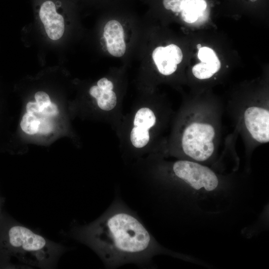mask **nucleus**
Masks as SVG:
<instances>
[{
  "label": "nucleus",
  "instance_id": "f257e3e1",
  "mask_svg": "<svg viewBox=\"0 0 269 269\" xmlns=\"http://www.w3.org/2000/svg\"><path fill=\"white\" fill-rule=\"evenodd\" d=\"M72 234L95 252L109 269L131 263L146 266L157 249L138 216L120 199L94 222L74 228Z\"/></svg>",
  "mask_w": 269,
  "mask_h": 269
},
{
  "label": "nucleus",
  "instance_id": "f03ea898",
  "mask_svg": "<svg viewBox=\"0 0 269 269\" xmlns=\"http://www.w3.org/2000/svg\"><path fill=\"white\" fill-rule=\"evenodd\" d=\"M52 242L17 222L5 213L0 217V267H11L15 258L20 264L51 268L64 252Z\"/></svg>",
  "mask_w": 269,
  "mask_h": 269
},
{
  "label": "nucleus",
  "instance_id": "7ed1b4c3",
  "mask_svg": "<svg viewBox=\"0 0 269 269\" xmlns=\"http://www.w3.org/2000/svg\"><path fill=\"white\" fill-rule=\"evenodd\" d=\"M215 135V129L209 124L194 122L189 124L184 129L181 138L183 152L197 161L207 160L214 151L213 140Z\"/></svg>",
  "mask_w": 269,
  "mask_h": 269
},
{
  "label": "nucleus",
  "instance_id": "20e7f679",
  "mask_svg": "<svg viewBox=\"0 0 269 269\" xmlns=\"http://www.w3.org/2000/svg\"><path fill=\"white\" fill-rule=\"evenodd\" d=\"M172 170L177 178L197 190L213 191L219 184L218 178L211 169L196 162L178 160L173 164Z\"/></svg>",
  "mask_w": 269,
  "mask_h": 269
},
{
  "label": "nucleus",
  "instance_id": "39448f33",
  "mask_svg": "<svg viewBox=\"0 0 269 269\" xmlns=\"http://www.w3.org/2000/svg\"><path fill=\"white\" fill-rule=\"evenodd\" d=\"M153 111L148 107H142L135 113L130 133L132 145L136 148L146 146L150 140L149 130L156 123Z\"/></svg>",
  "mask_w": 269,
  "mask_h": 269
},
{
  "label": "nucleus",
  "instance_id": "423d86ee",
  "mask_svg": "<svg viewBox=\"0 0 269 269\" xmlns=\"http://www.w3.org/2000/svg\"><path fill=\"white\" fill-rule=\"evenodd\" d=\"M244 122L252 137L257 141H269V112L258 107H250L244 112Z\"/></svg>",
  "mask_w": 269,
  "mask_h": 269
},
{
  "label": "nucleus",
  "instance_id": "0eeeda50",
  "mask_svg": "<svg viewBox=\"0 0 269 269\" xmlns=\"http://www.w3.org/2000/svg\"><path fill=\"white\" fill-rule=\"evenodd\" d=\"M152 57L159 73L167 76L176 70L177 64L182 60L183 54L178 46L171 44L166 47L155 48Z\"/></svg>",
  "mask_w": 269,
  "mask_h": 269
},
{
  "label": "nucleus",
  "instance_id": "6e6552de",
  "mask_svg": "<svg viewBox=\"0 0 269 269\" xmlns=\"http://www.w3.org/2000/svg\"><path fill=\"white\" fill-rule=\"evenodd\" d=\"M39 17L50 39L55 40L62 37L64 31V19L56 12L52 1L47 0L43 3L39 11Z\"/></svg>",
  "mask_w": 269,
  "mask_h": 269
},
{
  "label": "nucleus",
  "instance_id": "1a4fd4ad",
  "mask_svg": "<svg viewBox=\"0 0 269 269\" xmlns=\"http://www.w3.org/2000/svg\"><path fill=\"white\" fill-rule=\"evenodd\" d=\"M104 36L110 54L117 57L124 55L126 45L124 29L120 22L116 20L108 21L104 27Z\"/></svg>",
  "mask_w": 269,
  "mask_h": 269
},
{
  "label": "nucleus",
  "instance_id": "9d476101",
  "mask_svg": "<svg viewBox=\"0 0 269 269\" xmlns=\"http://www.w3.org/2000/svg\"><path fill=\"white\" fill-rule=\"evenodd\" d=\"M113 88L112 81L102 78L97 82V85L90 89V95L96 99L98 107L102 110L111 111L116 106L117 97Z\"/></svg>",
  "mask_w": 269,
  "mask_h": 269
},
{
  "label": "nucleus",
  "instance_id": "9b49d317",
  "mask_svg": "<svg viewBox=\"0 0 269 269\" xmlns=\"http://www.w3.org/2000/svg\"><path fill=\"white\" fill-rule=\"evenodd\" d=\"M205 0H191L183 7L181 10L182 19L189 23H194L203 15L207 8Z\"/></svg>",
  "mask_w": 269,
  "mask_h": 269
},
{
  "label": "nucleus",
  "instance_id": "f8f14e48",
  "mask_svg": "<svg viewBox=\"0 0 269 269\" xmlns=\"http://www.w3.org/2000/svg\"><path fill=\"white\" fill-rule=\"evenodd\" d=\"M198 57L201 62L207 64L217 72L221 68V63L214 51L208 47H202L198 50Z\"/></svg>",
  "mask_w": 269,
  "mask_h": 269
},
{
  "label": "nucleus",
  "instance_id": "ddd939ff",
  "mask_svg": "<svg viewBox=\"0 0 269 269\" xmlns=\"http://www.w3.org/2000/svg\"><path fill=\"white\" fill-rule=\"evenodd\" d=\"M40 121L34 114L26 113L23 116L20 127L25 133L33 135L38 133Z\"/></svg>",
  "mask_w": 269,
  "mask_h": 269
},
{
  "label": "nucleus",
  "instance_id": "4468645a",
  "mask_svg": "<svg viewBox=\"0 0 269 269\" xmlns=\"http://www.w3.org/2000/svg\"><path fill=\"white\" fill-rule=\"evenodd\" d=\"M192 72L196 78L201 80L209 79L217 72L212 66L202 62L195 65Z\"/></svg>",
  "mask_w": 269,
  "mask_h": 269
},
{
  "label": "nucleus",
  "instance_id": "2eb2a0df",
  "mask_svg": "<svg viewBox=\"0 0 269 269\" xmlns=\"http://www.w3.org/2000/svg\"><path fill=\"white\" fill-rule=\"evenodd\" d=\"M191 0H163L164 7L174 12H179L184 5Z\"/></svg>",
  "mask_w": 269,
  "mask_h": 269
},
{
  "label": "nucleus",
  "instance_id": "dca6fc26",
  "mask_svg": "<svg viewBox=\"0 0 269 269\" xmlns=\"http://www.w3.org/2000/svg\"><path fill=\"white\" fill-rule=\"evenodd\" d=\"M36 102L42 108L51 104V101L48 94L43 91H39L35 94Z\"/></svg>",
  "mask_w": 269,
  "mask_h": 269
},
{
  "label": "nucleus",
  "instance_id": "f3484780",
  "mask_svg": "<svg viewBox=\"0 0 269 269\" xmlns=\"http://www.w3.org/2000/svg\"><path fill=\"white\" fill-rule=\"evenodd\" d=\"M46 117L44 116L41 118L39 120L40 124L38 133L42 134H46L50 133L52 129V125L51 122L46 118Z\"/></svg>",
  "mask_w": 269,
  "mask_h": 269
},
{
  "label": "nucleus",
  "instance_id": "a211bd4d",
  "mask_svg": "<svg viewBox=\"0 0 269 269\" xmlns=\"http://www.w3.org/2000/svg\"><path fill=\"white\" fill-rule=\"evenodd\" d=\"M40 114L46 117H52L57 115L59 111L57 106L55 104L51 103L49 105L42 108Z\"/></svg>",
  "mask_w": 269,
  "mask_h": 269
},
{
  "label": "nucleus",
  "instance_id": "6ab92c4d",
  "mask_svg": "<svg viewBox=\"0 0 269 269\" xmlns=\"http://www.w3.org/2000/svg\"><path fill=\"white\" fill-rule=\"evenodd\" d=\"M26 109L27 113L34 114L40 113L42 108L36 102H29L26 105Z\"/></svg>",
  "mask_w": 269,
  "mask_h": 269
},
{
  "label": "nucleus",
  "instance_id": "aec40b11",
  "mask_svg": "<svg viewBox=\"0 0 269 269\" xmlns=\"http://www.w3.org/2000/svg\"><path fill=\"white\" fill-rule=\"evenodd\" d=\"M201 45L200 44L197 45V48L199 50L200 48H201Z\"/></svg>",
  "mask_w": 269,
  "mask_h": 269
}]
</instances>
